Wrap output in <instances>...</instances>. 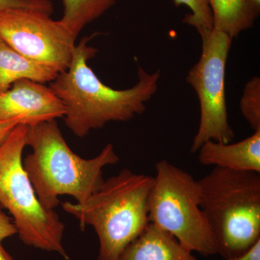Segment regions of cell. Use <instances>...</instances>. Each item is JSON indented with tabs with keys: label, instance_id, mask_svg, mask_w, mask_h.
<instances>
[{
	"label": "cell",
	"instance_id": "obj_7",
	"mask_svg": "<svg viewBox=\"0 0 260 260\" xmlns=\"http://www.w3.org/2000/svg\"><path fill=\"white\" fill-rule=\"evenodd\" d=\"M232 40L225 32L213 28L202 39L201 56L186 77L200 106L199 127L193 138L191 153H196L205 142L229 143L235 136L229 124L225 91V65Z\"/></svg>",
	"mask_w": 260,
	"mask_h": 260
},
{
	"label": "cell",
	"instance_id": "obj_1",
	"mask_svg": "<svg viewBox=\"0 0 260 260\" xmlns=\"http://www.w3.org/2000/svg\"><path fill=\"white\" fill-rule=\"evenodd\" d=\"M85 37L75 46L69 68L51 82L50 88L64 104L65 124L79 138L102 129L111 121H126L142 114L156 93L160 70L148 73L138 69V82L131 88L116 90L103 83L89 67L97 49Z\"/></svg>",
	"mask_w": 260,
	"mask_h": 260
},
{
	"label": "cell",
	"instance_id": "obj_12",
	"mask_svg": "<svg viewBox=\"0 0 260 260\" xmlns=\"http://www.w3.org/2000/svg\"><path fill=\"white\" fill-rule=\"evenodd\" d=\"M59 74L50 67L22 55L0 39V93L19 80L44 84L51 83Z\"/></svg>",
	"mask_w": 260,
	"mask_h": 260
},
{
	"label": "cell",
	"instance_id": "obj_18",
	"mask_svg": "<svg viewBox=\"0 0 260 260\" xmlns=\"http://www.w3.org/2000/svg\"><path fill=\"white\" fill-rule=\"evenodd\" d=\"M16 234L17 229L13 218L0 210V241L2 242Z\"/></svg>",
	"mask_w": 260,
	"mask_h": 260
},
{
	"label": "cell",
	"instance_id": "obj_11",
	"mask_svg": "<svg viewBox=\"0 0 260 260\" xmlns=\"http://www.w3.org/2000/svg\"><path fill=\"white\" fill-rule=\"evenodd\" d=\"M175 237L150 223L117 260H198Z\"/></svg>",
	"mask_w": 260,
	"mask_h": 260
},
{
	"label": "cell",
	"instance_id": "obj_21",
	"mask_svg": "<svg viewBox=\"0 0 260 260\" xmlns=\"http://www.w3.org/2000/svg\"><path fill=\"white\" fill-rule=\"evenodd\" d=\"M0 260H14L10 255L9 253L5 250L4 246L2 244L1 241H0Z\"/></svg>",
	"mask_w": 260,
	"mask_h": 260
},
{
	"label": "cell",
	"instance_id": "obj_9",
	"mask_svg": "<svg viewBox=\"0 0 260 260\" xmlns=\"http://www.w3.org/2000/svg\"><path fill=\"white\" fill-rule=\"evenodd\" d=\"M67 109L49 87L29 80L0 93V120L20 118L27 125L63 117Z\"/></svg>",
	"mask_w": 260,
	"mask_h": 260
},
{
	"label": "cell",
	"instance_id": "obj_5",
	"mask_svg": "<svg viewBox=\"0 0 260 260\" xmlns=\"http://www.w3.org/2000/svg\"><path fill=\"white\" fill-rule=\"evenodd\" d=\"M27 130L20 123L0 146V205L11 214L24 244L69 259L62 243L64 224L43 206L23 168Z\"/></svg>",
	"mask_w": 260,
	"mask_h": 260
},
{
	"label": "cell",
	"instance_id": "obj_17",
	"mask_svg": "<svg viewBox=\"0 0 260 260\" xmlns=\"http://www.w3.org/2000/svg\"><path fill=\"white\" fill-rule=\"evenodd\" d=\"M9 9L34 10L51 15L54 5L51 0H0V13Z\"/></svg>",
	"mask_w": 260,
	"mask_h": 260
},
{
	"label": "cell",
	"instance_id": "obj_13",
	"mask_svg": "<svg viewBox=\"0 0 260 260\" xmlns=\"http://www.w3.org/2000/svg\"><path fill=\"white\" fill-rule=\"evenodd\" d=\"M213 19V28L232 39L251 28L259 16L260 7L252 0H208Z\"/></svg>",
	"mask_w": 260,
	"mask_h": 260
},
{
	"label": "cell",
	"instance_id": "obj_14",
	"mask_svg": "<svg viewBox=\"0 0 260 260\" xmlns=\"http://www.w3.org/2000/svg\"><path fill=\"white\" fill-rule=\"evenodd\" d=\"M60 22L75 38L87 25L100 18L115 4L116 0H61Z\"/></svg>",
	"mask_w": 260,
	"mask_h": 260
},
{
	"label": "cell",
	"instance_id": "obj_19",
	"mask_svg": "<svg viewBox=\"0 0 260 260\" xmlns=\"http://www.w3.org/2000/svg\"><path fill=\"white\" fill-rule=\"evenodd\" d=\"M20 123L24 124L23 121L20 118L8 119V120H0V146L5 143L10 133Z\"/></svg>",
	"mask_w": 260,
	"mask_h": 260
},
{
	"label": "cell",
	"instance_id": "obj_10",
	"mask_svg": "<svg viewBox=\"0 0 260 260\" xmlns=\"http://www.w3.org/2000/svg\"><path fill=\"white\" fill-rule=\"evenodd\" d=\"M197 153L202 165L260 174V129L233 144L209 140Z\"/></svg>",
	"mask_w": 260,
	"mask_h": 260
},
{
	"label": "cell",
	"instance_id": "obj_8",
	"mask_svg": "<svg viewBox=\"0 0 260 260\" xmlns=\"http://www.w3.org/2000/svg\"><path fill=\"white\" fill-rule=\"evenodd\" d=\"M76 39L60 20L45 13L24 9L0 13V39L22 55L59 73L71 64Z\"/></svg>",
	"mask_w": 260,
	"mask_h": 260
},
{
	"label": "cell",
	"instance_id": "obj_2",
	"mask_svg": "<svg viewBox=\"0 0 260 260\" xmlns=\"http://www.w3.org/2000/svg\"><path fill=\"white\" fill-rule=\"evenodd\" d=\"M27 145L32 152L23 160L24 169L38 199L50 210L60 204L61 195L85 203L104 183V168L119 160L110 143L95 158H81L65 141L56 119L28 125Z\"/></svg>",
	"mask_w": 260,
	"mask_h": 260
},
{
	"label": "cell",
	"instance_id": "obj_4",
	"mask_svg": "<svg viewBox=\"0 0 260 260\" xmlns=\"http://www.w3.org/2000/svg\"><path fill=\"white\" fill-rule=\"evenodd\" d=\"M200 208L225 260L260 239V174L215 167L198 180Z\"/></svg>",
	"mask_w": 260,
	"mask_h": 260
},
{
	"label": "cell",
	"instance_id": "obj_22",
	"mask_svg": "<svg viewBox=\"0 0 260 260\" xmlns=\"http://www.w3.org/2000/svg\"><path fill=\"white\" fill-rule=\"evenodd\" d=\"M253 3L260 7V0H252Z\"/></svg>",
	"mask_w": 260,
	"mask_h": 260
},
{
	"label": "cell",
	"instance_id": "obj_16",
	"mask_svg": "<svg viewBox=\"0 0 260 260\" xmlns=\"http://www.w3.org/2000/svg\"><path fill=\"white\" fill-rule=\"evenodd\" d=\"M243 116L254 131L260 129V79L254 77L246 84L240 100Z\"/></svg>",
	"mask_w": 260,
	"mask_h": 260
},
{
	"label": "cell",
	"instance_id": "obj_15",
	"mask_svg": "<svg viewBox=\"0 0 260 260\" xmlns=\"http://www.w3.org/2000/svg\"><path fill=\"white\" fill-rule=\"evenodd\" d=\"M177 6L184 5L189 7L191 14L186 15L184 23L197 29L202 39L213 30V19L208 0H174Z\"/></svg>",
	"mask_w": 260,
	"mask_h": 260
},
{
	"label": "cell",
	"instance_id": "obj_20",
	"mask_svg": "<svg viewBox=\"0 0 260 260\" xmlns=\"http://www.w3.org/2000/svg\"><path fill=\"white\" fill-rule=\"evenodd\" d=\"M228 260H260V239L241 255Z\"/></svg>",
	"mask_w": 260,
	"mask_h": 260
},
{
	"label": "cell",
	"instance_id": "obj_6",
	"mask_svg": "<svg viewBox=\"0 0 260 260\" xmlns=\"http://www.w3.org/2000/svg\"><path fill=\"white\" fill-rule=\"evenodd\" d=\"M150 200V222L172 234L181 245L205 256L218 252L217 244L200 204L198 181L167 160L155 164Z\"/></svg>",
	"mask_w": 260,
	"mask_h": 260
},
{
	"label": "cell",
	"instance_id": "obj_3",
	"mask_svg": "<svg viewBox=\"0 0 260 260\" xmlns=\"http://www.w3.org/2000/svg\"><path fill=\"white\" fill-rule=\"evenodd\" d=\"M154 177L129 169L104 180L83 204L65 202L63 210L95 229L99 241L97 260H117L150 223L149 200Z\"/></svg>",
	"mask_w": 260,
	"mask_h": 260
}]
</instances>
